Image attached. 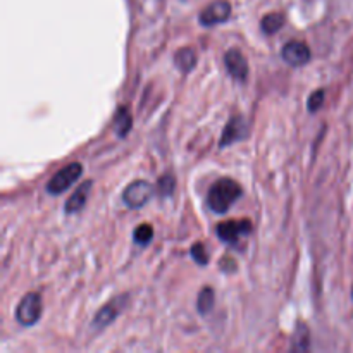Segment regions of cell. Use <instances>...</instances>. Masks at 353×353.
<instances>
[{
    "instance_id": "ac0fdd59",
    "label": "cell",
    "mask_w": 353,
    "mask_h": 353,
    "mask_svg": "<svg viewBox=\"0 0 353 353\" xmlns=\"http://www.w3.org/2000/svg\"><path fill=\"white\" fill-rule=\"evenodd\" d=\"M190 252H192L193 261H195L199 265H205L207 262H209V254H207V248L203 247L202 243L193 245L192 250H190Z\"/></svg>"
},
{
    "instance_id": "9a60e30c",
    "label": "cell",
    "mask_w": 353,
    "mask_h": 353,
    "mask_svg": "<svg viewBox=\"0 0 353 353\" xmlns=\"http://www.w3.org/2000/svg\"><path fill=\"white\" fill-rule=\"evenodd\" d=\"M214 302H216V295H214V290L212 288H203L202 292H200L199 300H196V309H199V312L202 314V316H205V314H209L210 310H212Z\"/></svg>"
},
{
    "instance_id": "277c9868",
    "label": "cell",
    "mask_w": 353,
    "mask_h": 353,
    "mask_svg": "<svg viewBox=\"0 0 353 353\" xmlns=\"http://www.w3.org/2000/svg\"><path fill=\"white\" fill-rule=\"evenodd\" d=\"M252 233V223L248 219H231L224 221L217 226V236L228 245H238L241 236Z\"/></svg>"
},
{
    "instance_id": "52a82bcc",
    "label": "cell",
    "mask_w": 353,
    "mask_h": 353,
    "mask_svg": "<svg viewBox=\"0 0 353 353\" xmlns=\"http://www.w3.org/2000/svg\"><path fill=\"white\" fill-rule=\"evenodd\" d=\"M281 55L286 64L293 65V68H300V65H305L310 61V48L303 41H290L283 47Z\"/></svg>"
},
{
    "instance_id": "8fae6325",
    "label": "cell",
    "mask_w": 353,
    "mask_h": 353,
    "mask_svg": "<svg viewBox=\"0 0 353 353\" xmlns=\"http://www.w3.org/2000/svg\"><path fill=\"white\" fill-rule=\"evenodd\" d=\"M92 181H85L83 185H79L78 188L74 190V193H72L71 196H69V200L65 202V214H76L79 212V210L85 207L86 200H88V195H90V190H92Z\"/></svg>"
},
{
    "instance_id": "5b68a950",
    "label": "cell",
    "mask_w": 353,
    "mask_h": 353,
    "mask_svg": "<svg viewBox=\"0 0 353 353\" xmlns=\"http://www.w3.org/2000/svg\"><path fill=\"white\" fill-rule=\"evenodd\" d=\"M152 195H154V186L148 181L138 179V181L128 185V188L123 193V200L130 209H140L152 199Z\"/></svg>"
},
{
    "instance_id": "d6986e66",
    "label": "cell",
    "mask_w": 353,
    "mask_h": 353,
    "mask_svg": "<svg viewBox=\"0 0 353 353\" xmlns=\"http://www.w3.org/2000/svg\"><path fill=\"white\" fill-rule=\"evenodd\" d=\"M323 103H324V90H316V92L309 97V110L310 112H316V110L321 109Z\"/></svg>"
},
{
    "instance_id": "6da1fadb",
    "label": "cell",
    "mask_w": 353,
    "mask_h": 353,
    "mask_svg": "<svg viewBox=\"0 0 353 353\" xmlns=\"http://www.w3.org/2000/svg\"><path fill=\"white\" fill-rule=\"evenodd\" d=\"M241 195H243V190H241L240 183L231 178H221L210 188L207 203L216 214H226Z\"/></svg>"
},
{
    "instance_id": "e0dca14e",
    "label": "cell",
    "mask_w": 353,
    "mask_h": 353,
    "mask_svg": "<svg viewBox=\"0 0 353 353\" xmlns=\"http://www.w3.org/2000/svg\"><path fill=\"white\" fill-rule=\"evenodd\" d=\"M174 186H176V179L172 178L171 174H164L157 183V190H159V195L161 196H169L172 195L174 192Z\"/></svg>"
},
{
    "instance_id": "ba28073f",
    "label": "cell",
    "mask_w": 353,
    "mask_h": 353,
    "mask_svg": "<svg viewBox=\"0 0 353 353\" xmlns=\"http://www.w3.org/2000/svg\"><path fill=\"white\" fill-rule=\"evenodd\" d=\"M224 64H226L228 72H230V74L233 76L236 81H240V83L247 81L248 62L240 50H236V48H231V50H228L226 55H224Z\"/></svg>"
},
{
    "instance_id": "30bf717a",
    "label": "cell",
    "mask_w": 353,
    "mask_h": 353,
    "mask_svg": "<svg viewBox=\"0 0 353 353\" xmlns=\"http://www.w3.org/2000/svg\"><path fill=\"white\" fill-rule=\"evenodd\" d=\"M124 303H126V296H117L116 300H112L110 303H107L103 309H100V312L97 314L95 319H93V323H92L93 330H102V327L109 326V324L112 323L117 316H119V312L123 310Z\"/></svg>"
},
{
    "instance_id": "ffe728a7",
    "label": "cell",
    "mask_w": 353,
    "mask_h": 353,
    "mask_svg": "<svg viewBox=\"0 0 353 353\" xmlns=\"http://www.w3.org/2000/svg\"><path fill=\"white\" fill-rule=\"evenodd\" d=\"M352 293H353V292H352Z\"/></svg>"
},
{
    "instance_id": "8992f818",
    "label": "cell",
    "mask_w": 353,
    "mask_h": 353,
    "mask_svg": "<svg viewBox=\"0 0 353 353\" xmlns=\"http://www.w3.org/2000/svg\"><path fill=\"white\" fill-rule=\"evenodd\" d=\"M231 16V3L228 0H214L212 3L205 7L200 12V23L203 26H216V24L224 23Z\"/></svg>"
},
{
    "instance_id": "9c48e42d",
    "label": "cell",
    "mask_w": 353,
    "mask_h": 353,
    "mask_svg": "<svg viewBox=\"0 0 353 353\" xmlns=\"http://www.w3.org/2000/svg\"><path fill=\"white\" fill-rule=\"evenodd\" d=\"M247 134H248L247 121H245L241 116H233L230 119V123L226 124V128H224V133H223V138H221L219 145L224 148L228 147V145L234 143V141H240L243 140V138H247Z\"/></svg>"
},
{
    "instance_id": "7a4b0ae2",
    "label": "cell",
    "mask_w": 353,
    "mask_h": 353,
    "mask_svg": "<svg viewBox=\"0 0 353 353\" xmlns=\"http://www.w3.org/2000/svg\"><path fill=\"white\" fill-rule=\"evenodd\" d=\"M83 174V165L79 162H72V164L62 168L57 174H54V178L47 183V192L50 195H61L65 190L71 188L76 181L79 179V176Z\"/></svg>"
},
{
    "instance_id": "7c38bea8",
    "label": "cell",
    "mask_w": 353,
    "mask_h": 353,
    "mask_svg": "<svg viewBox=\"0 0 353 353\" xmlns=\"http://www.w3.org/2000/svg\"><path fill=\"white\" fill-rule=\"evenodd\" d=\"M131 126H133V117H131L130 109L124 105H121L119 109H117L116 116H114V121H112L114 131L117 133V137L124 138L128 133H130Z\"/></svg>"
},
{
    "instance_id": "2e32d148",
    "label": "cell",
    "mask_w": 353,
    "mask_h": 353,
    "mask_svg": "<svg viewBox=\"0 0 353 353\" xmlns=\"http://www.w3.org/2000/svg\"><path fill=\"white\" fill-rule=\"evenodd\" d=\"M152 238H154V228L150 224H140L133 233L134 243L138 245H148Z\"/></svg>"
},
{
    "instance_id": "5bb4252c",
    "label": "cell",
    "mask_w": 353,
    "mask_h": 353,
    "mask_svg": "<svg viewBox=\"0 0 353 353\" xmlns=\"http://www.w3.org/2000/svg\"><path fill=\"white\" fill-rule=\"evenodd\" d=\"M283 24H285V16L279 12H271L268 14V16L262 17V30H264L265 34H272L276 33V31H279L283 28Z\"/></svg>"
},
{
    "instance_id": "4fadbf2b",
    "label": "cell",
    "mask_w": 353,
    "mask_h": 353,
    "mask_svg": "<svg viewBox=\"0 0 353 353\" xmlns=\"http://www.w3.org/2000/svg\"><path fill=\"white\" fill-rule=\"evenodd\" d=\"M174 62H176V65H178V68L181 69L183 72L192 71V69L195 68V64H196L195 50H193V48H190V47L181 48V50L176 52Z\"/></svg>"
},
{
    "instance_id": "3957f363",
    "label": "cell",
    "mask_w": 353,
    "mask_h": 353,
    "mask_svg": "<svg viewBox=\"0 0 353 353\" xmlns=\"http://www.w3.org/2000/svg\"><path fill=\"white\" fill-rule=\"evenodd\" d=\"M41 316V299L38 293H28L21 299L16 309V319L21 326H33Z\"/></svg>"
}]
</instances>
